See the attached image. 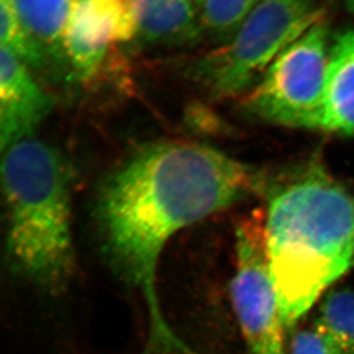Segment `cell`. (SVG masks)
Instances as JSON below:
<instances>
[{"instance_id": "4", "label": "cell", "mask_w": 354, "mask_h": 354, "mask_svg": "<svg viewBox=\"0 0 354 354\" xmlns=\"http://www.w3.org/2000/svg\"><path fill=\"white\" fill-rule=\"evenodd\" d=\"M322 19L308 0H265L232 41L194 62L191 76L218 97L249 92L274 60Z\"/></svg>"}, {"instance_id": "3", "label": "cell", "mask_w": 354, "mask_h": 354, "mask_svg": "<svg viewBox=\"0 0 354 354\" xmlns=\"http://www.w3.org/2000/svg\"><path fill=\"white\" fill-rule=\"evenodd\" d=\"M0 185L8 211L10 260L30 282L60 295L76 274L67 161L55 147L31 137L1 153Z\"/></svg>"}, {"instance_id": "15", "label": "cell", "mask_w": 354, "mask_h": 354, "mask_svg": "<svg viewBox=\"0 0 354 354\" xmlns=\"http://www.w3.org/2000/svg\"><path fill=\"white\" fill-rule=\"evenodd\" d=\"M290 354H336L327 339L314 328L300 330L293 336Z\"/></svg>"}, {"instance_id": "1", "label": "cell", "mask_w": 354, "mask_h": 354, "mask_svg": "<svg viewBox=\"0 0 354 354\" xmlns=\"http://www.w3.org/2000/svg\"><path fill=\"white\" fill-rule=\"evenodd\" d=\"M258 178L213 147L168 140L143 147L107 180L99 220L111 256L145 303V354H194L171 330L159 303L158 263L168 241L256 190Z\"/></svg>"}, {"instance_id": "16", "label": "cell", "mask_w": 354, "mask_h": 354, "mask_svg": "<svg viewBox=\"0 0 354 354\" xmlns=\"http://www.w3.org/2000/svg\"><path fill=\"white\" fill-rule=\"evenodd\" d=\"M348 7H350V10L354 13V0H348Z\"/></svg>"}, {"instance_id": "11", "label": "cell", "mask_w": 354, "mask_h": 354, "mask_svg": "<svg viewBox=\"0 0 354 354\" xmlns=\"http://www.w3.org/2000/svg\"><path fill=\"white\" fill-rule=\"evenodd\" d=\"M81 0H12L24 30L45 57L62 59V39Z\"/></svg>"}, {"instance_id": "9", "label": "cell", "mask_w": 354, "mask_h": 354, "mask_svg": "<svg viewBox=\"0 0 354 354\" xmlns=\"http://www.w3.org/2000/svg\"><path fill=\"white\" fill-rule=\"evenodd\" d=\"M320 129L354 135V30L338 35L329 48Z\"/></svg>"}, {"instance_id": "10", "label": "cell", "mask_w": 354, "mask_h": 354, "mask_svg": "<svg viewBox=\"0 0 354 354\" xmlns=\"http://www.w3.org/2000/svg\"><path fill=\"white\" fill-rule=\"evenodd\" d=\"M135 10L137 37L150 44H189L203 29L192 0H135Z\"/></svg>"}, {"instance_id": "12", "label": "cell", "mask_w": 354, "mask_h": 354, "mask_svg": "<svg viewBox=\"0 0 354 354\" xmlns=\"http://www.w3.org/2000/svg\"><path fill=\"white\" fill-rule=\"evenodd\" d=\"M315 329L335 353L354 354V290H335L326 297Z\"/></svg>"}, {"instance_id": "5", "label": "cell", "mask_w": 354, "mask_h": 354, "mask_svg": "<svg viewBox=\"0 0 354 354\" xmlns=\"http://www.w3.org/2000/svg\"><path fill=\"white\" fill-rule=\"evenodd\" d=\"M329 48L324 17L269 66L248 92L246 111L279 126L320 129Z\"/></svg>"}, {"instance_id": "7", "label": "cell", "mask_w": 354, "mask_h": 354, "mask_svg": "<svg viewBox=\"0 0 354 354\" xmlns=\"http://www.w3.org/2000/svg\"><path fill=\"white\" fill-rule=\"evenodd\" d=\"M237 268L232 279L234 308L249 354H286L282 320L266 250L260 215L236 229Z\"/></svg>"}, {"instance_id": "8", "label": "cell", "mask_w": 354, "mask_h": 354, "mask_svg": "<svg viewBox=\"0 0 354 354\" xmlns=\"http://www.w3.org/2000/svg\"><path fill=\"white\" fill-rule=\"evenodd\" d=\"M53 102L17 55L0 48V154L32 137Z\"/></svg>"}, {"instance_id": "13", "label": "cell", "mask_w": 354, "mask_h": 354, "mask_svg": "<svg viewBox=\"0 0 354 354\" xmlns=\"http://www.w3.org/2000/svg\"><path fill=\"white\" fill-rule=\"evenodd\" d=\"M265 0H204L199 6L201 27L218 37L235 34Z\"/></svg>"}, {"instance_id": "14", "label": "cell", "mask_w": 354, "mask_h": 354, "mask_svg": "<svg viewBox=\"0 0 354 354\" xmlns=\"http://www.w3.org/2000/svg\"><path fill=\"white\" fill-rule=\"evenodd\" d=\"M0 48H6L35 68H41L48 59L24 30L12 0H0Z\"/></svg>"}, {"instance_id": "6", "label": "cell", "mask_w": 354, "mask_h": 354, "mask_svg": "<svg viewBox=\"0 0 354 354\" xmlns=\"http://www.w3.org/2000/svg\"><path fill=\"white\" fill-rule=\"evenodd\" d=\"M135 0H81L62 39V59L76 82L95 88L122 68L119 50L137 37Z\"/></svg>"}, {"instance_id": "2", "label": "cell", "mask_w": 354, "mask_h": 354, "mask_svg": "<svg viewBox=\"0 0 354 354\" xmlns=\"http://www.w3.org/2000/svg\"><path fill=\"white\" fill-rule=\"evenodd\" d=\"M279 317L296 327L354 261V196L317 164L272 192L265 221Z\"/></svg>"}]
</instances>
